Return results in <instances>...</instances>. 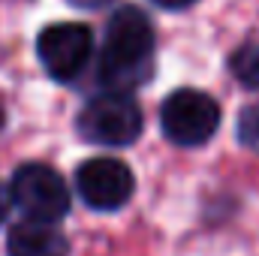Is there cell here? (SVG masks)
Wrapping results in <instances>:
<instances>
[{"instance_id": "30bf717a", "label": "cell", "mask_w": 259, "mask_h": 256, "mask_svg": "<svg viewBox=\"0 0 259 256\" xmlns=\"http://www.w3.org/2000/svg\"><path fill=\"white\" fill-rule=\"evenodd\" d=\"M160 9H172V12H178V9H187V6H193L196 0H154Z\"/></svg>"}, {"instance_id": "277c9868", "label": "cell", "mask_w": 259, "mask_h": 256, "mask_svg": "<svg viewBox=\"0 0 259 256\" xmlns=\"http://www.w3.org/2000/svg\"><path fill=\"white\" fill-rule=\"evenodd\" d=\"M163 136L178 148H199L220 127V106L205 91L181 88L169 94L160 106Z\"/></svg>"}, {"instance_id": "7c38bea8", "label": "cell", "mask_w": 259, "mask_h": 256, "mask_svg": "<svg viewBox=\"0 0 259 256\" xmlns=\"http://www.w3.org/2000/svg\"><path fill=\"white\" fill-rule=\"evenodd\" d=\"M9 202H12V196L3 190V184H0V223L6 220V214H9Z\"/></svg>"}, {"instance_id": "52a82bcc", "label": "cell", "mask_w": 259, "mask_h": 256, "mask_svg": "<svg viewBox=\"0 0 259 256\" xmlns=\"http://www.w3.org/2000/svg\"><path fill=\"white\" fill-rule=\"evenodd\" d=\"M6 253L9 256H69V241L58 229V223L42 220H18L9 226L6 235Z\"/></svg>"}, {"instance_id": "8fae6325", "label": "cell", "mask_w": 259, "mask_h": 256, "mask_svg": "<svg viewBox=\"0 0 259 256\" xmlns=\"http://www.w3.org/2000/svg\"><path fill=\"white\" fill-rule=\"evenodd\" d=\"M69 6H75V9H103L106 3H112V0H66Z\"/></svg>"}, {"instance_id": "4fadbf2b", "label": "cell", "mask_w": 259, "mask_h": 256, "mask_svg": "<svg viewBox=\"0 0 259 256\" xmlns=\"http://www.w3.org/2000/svg\"><path fill=\"white\" fill-rule=\"evenodd\" d=\"M0 127H3V109H0Z\"/></svg>"}, {"instance_id": "ba28073f", "label": "cell", "mask_w": 259, "mask_h": 256, "mask_svg": "<svg viewBox=\"0 0 259 256\" xmlns=\"http://www.w3.org/2000/svg\"><path fill=\"white\" fill-rule=\"evenodd\" d=\"M232 75L244 88L259 91V42H247L232 55Z\"/></svg>"}, {"instance_id": "8992f818", "label": "cell", "mask_w": 259, "mask_h": 256, "mask_svg": "<svg viewBox=\"0 0 259 256\" xmlns=\"http://www.w3.org/2000/svg\"><path fill=\"white\" fill-rule=\"evenodd\" d=\"M36 55L52 78H58V81L78 78L94 55L91 27L75 24V21H61V24L46 27L36 39Z\"/></svg>"}, {"instance_id": "7a4b0ae2", "label": "cell", "mask_w": 259, "mask_h": 256, "mask_svg": "<svg viewBox=\"0 0 259 256\" xmlns=\"http://www.w3.org/2000/svg\"><path fill=\"white\" fill-rule=\"evenodd\" d=\"M142 109L127 91H106L88 100L84 109L78 112V133L91 145L127 148L142 136Z\"/></svg>"}, {"instance_id": "3957f363", "label": "cell", "mask_w": 259, "mask_h": 256, "mask_svg": "<svg viewBox=\"0 0 259 256\" xmlns=\"http://www.w3.org/2000/svg\"><path fill=\"white\" fill-rule=\"evenodd\" d=\"M9 196L21 217L61 223L69 214V187L49 163H21L9 178Z\"/></svg>"}, {"instance_id": "6da1fadb", "label": "cell", "mask_w": 259, "mask_h": 256, "mask_svg": "<svg viewBox=\"0 0 259 256\" xmlns=\"http://www.w3.org/2000/svg\"><path fill=\"white\" fill-rule=\"evenodd\" d=\"M154 55V27L139 6H121L106 24L100 52V78L109 91H127L148 78Z\"/></svg>"}, {"instance_id": "5b68a950", "label": "cell", "mask_w": 259, "mask_h": 256, "mask_svg": "<svg viewBox=\"0 0 259 256\" xmlns=\"http://www.w3.org/2000/svg\"><path fill=\"white\" fill-rule=\"evenodd\" d=\"M75 193L94 211H121L136 193V175L115 157H91L75 169Z\"/></svg>"}, {"instance_id": "9c48e42d", "label": "cell", "mask_w": 259, "mask_h": 256, "mask_svg": "<svg viewBox=\"0 0 259 256\" xmlns=\"http://www.w3.org/2000/svg\"><path fill=\"white\" fill-rule=\"evenodd\" d=\"M235 133H238V142H241L244 148H250L253 154H259V103L241 109Z\"/></svg>"}]
</instances>
